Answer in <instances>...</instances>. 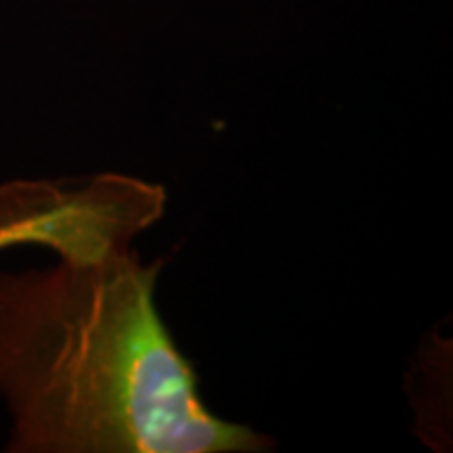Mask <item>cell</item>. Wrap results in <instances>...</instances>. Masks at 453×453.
Returning a JSON list of instances; mask_svg holds the SVG:
<instances>
[{
    "instance_id": "7a4b0ae2",
    "label": "cell",
    "mask_w": 453,
    "mask_h": 453,
    "mask_svg": "<svg viewBox=\"0 0 453 453\" xmlns=\"http://www.w3.org/2000/svg\"><path fill=\"white\" fill-rule=\"evenodd\" d=\"M164 189L143 180L101 174L87 183H13L0 189V248L49 246L59 258L101 257L164 212Z\"/></svg>"
},
{
    "instance_id": "6da1fadb",
    "label": "cell",
    "mask_w": 453,
    "mask_h": 453,
    "mask_svg": "<svg viewBox=\"0 0 453 453\" xmlns=\"http://www.w3.org/2000/svg\"><path fill=\"white\" fill-rule=\"evenodd\" d=\"M120 248L0 273V396L15 453H258L267 434L202 403L154 290Z\"/></svg>"
}]
</instances>
